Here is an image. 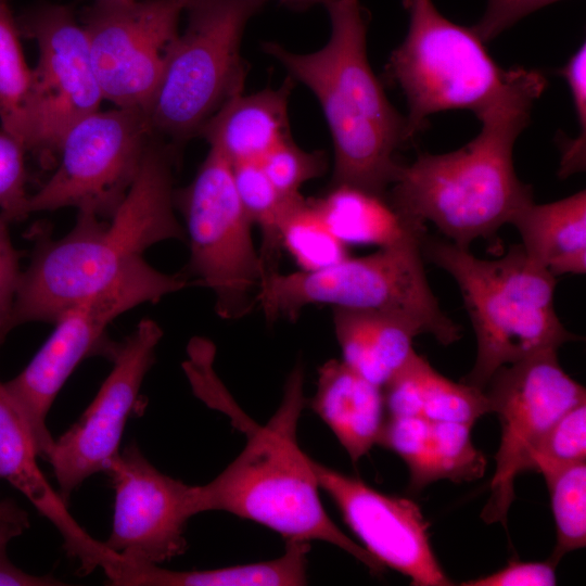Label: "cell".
<instances>
[{"instance_id":"obj_1","label":"cell","mask_w":586,"mask_h":586,"mask_svg":"<svg viewBox=\"0 0 586 586\" xmlns=\"http://www.w3.org/2000/svg\"><path fill=\"white\" fill-rule=\"evenodd\" d=\"M546 87L539 71L520 67L508 90L476 116L482 126L472 140L402 164L386 194L393 208L412 221L433 222L463 249L477 238L494 239L533 202L531 186L515 173L513 148Z\"/></svg>"},{"instance_id":"obj_2","label":"cell","mask_w":586,"mask_h":586,"mask_svg":"<svg viewBox=\"0 0 586 586\" xmlns=\"http://www.w3.org/2000/svg\"><path fill=\"white\" fill-rule=\"evenodd\" d=\"M176 146L153 135L136 179L109 218L78 212L74 228L58 240L38 239L21 272L11 328L54 322L65 310L112 283L150 246L184 241L176 216Z\"/></svg>"},{"instance_id":"obj_3","label":"cell","mask_w":586,"mask_h":586,"mask_svg":"<svg viewBox=\"0 0 586 586\" xmlns=\"http://www.w3.org/2000/svg\"><path fill=\"white\" fill-rule=\"evenodd\" d=\"M327 10L331 34L321 49L295 53L276 42L263 49L320 103L333 140L332 186L386 196L402 166L397 152L409 142L406 118L370 66L359 0H336Z\"/></svg>"},{"instance_id":"obj_4","label":"cell","mask_w":586,"mask_h":586,"mask_svg":"<svg viewBox=\"0 0 586 586\" xmlns=\"http://www.w3.org/2000/svg\"><path fill=\"white\" fill-rule=\"evenodd\" d=\"M304 403V369L297 364L286 380L281 405L266 425L240 419L246 444L220 474L194 486L195 513L229 512L277 532L285 542L321 540L381 575L385 568L344 534L322 506L311 458L296 440Z\"/></svg>"},{"instance_id":"obj_5","label":"cell","mask_w":586,"mask_h":586,"mask_svg":"<svg viewBox=\"0 0 586 586\" xmlns=\"http://www.w3.org/2000/svg\"><path fill=\"white\" fill-rule=\"evenodd\" d=\"M422 253L457 282L475 333L476 357L463 383L484 390L501 366L581 339L556 313V277L521 244L482 259L450 241L423 239Z\"/></svg>"},{"instance_id":"obj_6","label":"cell","mask_w":586,"mask_h":586,"mask_svg":"<svg viewBox=\"0 0 586 586\" xmlns=\"http://www.w3.org/2000/svg\"><path fill=\"white\" fill-rule=\"evenodd\" d=\"M423 238H412L361 257H346L316 270L267 272L256 297L266 321L295 320L303 308L326 304L377 309L409 317L442 345L461 337V327L442 310L426 279Z\"/></svg>"},{"instance_id":"obj_7","label":"cell","mask_w":586,"mask_h":586,"mask_svg":"<svg viewBox=\"0 0 586 586\" xmlns=\"http://www.w3.org/2000/svg\"><path fill=\"white\" fill-rule=\"evenodd\" d=\"M265 3L186 1V28L171 42L158 87L144 110L155 136L176 146L243 93L247 64L241 55L242 36Z\"/></svg>"},{"instance_id":"obj_8","label":"cell","mask_w":586,"mask_h":586,"mask_svg":"<svg viewBox=\"0 0 586 586\" xmlns=\"http://www.w3.org/2000/svg\"><path fill=\"white\" fill-rule=\"evenodd\" d=\"M408 29L385 66L386 77L405 97L409 141L431 115L468 110L475 116L495 103L519 67L501 68L472 27L444 16L433 0H403Z\"/></svg>"},{"instance_id":"obj_9","label":"cell","mask_w":586,"mask_h":586,"mask_svg":"<svg viewBox=\"0 0 586 586\" xmlns=\"http://www.w3.org/2000/svg\"><path fill=\"white\" fill-rule=\"evenodd\" d=\"M186 275L162 272L143 258L128 266L112 283L60 315L55 328L28 365L4 383L31 431L38 455L47 458L54 438L47 416L60 390L87 357H110L115 344L106 328L119 315L188 286Z\"/></svg>"},{"instance_id":"obj_10","label":"cell","mask_w":586,"mask_h":586,"mask_svg":"<svg viewBox=\"0 0 586 586\" xmlns=\"http://www.w3.org/2000/svg\"><path fill=\"white\" fill-rule=\"evenodd\" d=\"M190 247L188 273L215 296L224 319L246 316L266 268L252 237L253 224L238 196L231 163L209 149L193 180L175 191Z\"/></svg>"},{"instance_id":"obj_11","label":"cell","mask_w":586,"mask_h":586,"mask_svg":"<svg viewBox=\"0 0 586 586\" xmlns=\"http://www.w3.org/2000/svg\"><path fill=\"white\" fill-rule=\"evenodd\" d=\"M152 136L141 107L98 110L80 119L60 144L56 170L29 195L27 214L76 207L109 218L136 179Z\"/></svg>"},{"instance_id":"obj_12","label":"cell","mask_w":586,"mask_h":586,"mask_svg":"<svg viewBox=\"0 0 586 586\" xmlns=\"http://www.w3.org/2000/svg\"><path fill=\"white\" fill-rule=\"evenodd\" d=\"M489 413L498 417L501 435L495 472L481 518L507 525L517 476L549 428L570 408L586 400L585 387L560 366L548 349L498 368L484 388Z\"/></svg>"},{"instance_id":"obj_13","label":"cell","mask_w":586,"mask_h":586,"mask_svg":"<svg viewBox=\"0 0 586 586\" xmlns=\"http://www.w3.org/2000/svg\"><path fill=\"white\" fill-rule=\"evenodd\" d=\"M20 34L38 46L33 69L26 150L47 158L67 130L104 100L81 24L71 7L43 3L16 18Z\"/></svg>"},{"instance_id":"obj_14","label":"cell","mask_w":586,"mask_h":586,"mask_svg":"<svg viewBox=\"0 0 586 586\" xmlns=\"http://www.w3.org/2000/svg\"><path fill=\"white\" fill-rule=\"evenodd\" d=\"M184 5V0H94L84 10L81 26L104 100L148 107Z\"/></svg>"},{"instance_id":"obj_15","label":"cell","mask_w":586,"mask_h":586,"mask_svg":"<svg viewBox=\"0 0 586 586\" xmlns=\"http://www.w3.org/2000/svg\"><path fill=\"white\" fill-rule=\"evenodd\" d=\"M163 330L142 319L110 355L113 367L80 418L53 445L46 460L67 504L72 493L89 476L105 472L120 451L128 418L135 410L143 380L155 361Z\"/></svg>"},{"instance_id":"obj_16","label":"cell","mask_w":586,"mask_h":586,"mask_svg":"<svg viewBox=\"0 0 586 586\" xmlns=\"http://www.w3.org/2000/svg\"><path fill=\"white\" fill-rule=\"evenodd\" d=\"M115 492L112 531L104 545L130 563L161 564L187 548L195 513L194 486L157 470L135 442L105 471Z\"/></svg>"},{"instance_id":"obj_17","label":"cell","mask_w":586,"mask_h":586,"mask_svg":"<svg viewBox=\"0 0 586 586\" xmlns=\"http://www.w3.org/2000/svg\"><path fill=\"white\" fill-rule=\"evenodd\" d=\"M310 460L319 487L384 568L407 576L415 586L454 585L432 549L430 523L415 501L381 493L358 477Z\"/></svg>"},{"instance_id":"obj_18","label":"cell","mask_w":586,"mask_h":586,"mask_svg":"<svg viewBox=\"0 0 586 586\" xmlns=\"http://www.w3.org/2000/svg\"><path fill=\"white\" fill-rule=\"evenodd\" d=\"M37 457L28 423L0 381V479L21 492L59 530L66 551L79 561L82 573L102 568L113 552L69 514L66 502L42 474Z\"/></svg>"},{"instance_id":"obj_19","label":"cell","mask_w":586,"mask_h":586,"mask_svg":"<svg viewBox=\"0 0 586 586\" xmlns=\"http://www.w3.org/2000/svg\"><path fill=\"white\" fill-rule=\"evenodd\" d=\"M471 429L459 422L387 416L378 445L405 462L409 489L416 493L440 480L462 483L484 475L486 459L474 446Z\"/></svg>"},{"instance_id":"obj_20","label":"cell","mask_w":586,"mask_h":586,"mask_svg":"<svg viewBox=\"0 0 586 586\" xmlns=\"http://www.w3.org/2000/svg\"><path fill=\"white\" fill-rule=\"evenodd\" d=\"M293 82L288 76L277 89L232 98L205 122L198 135L231 165L259 163L275 146L291 138L288 103Z\"/></svg>"},{"instance_id":"obj_21","label":"cell","mask_w":586,"mask_h":586,"mask_svg":"<svg viewBox=\"0 0 586 586\" xmlns=\"http://www.w3.org/2000/svg\"><path fill=\"white\" fill-rule=\"evenodd\" d=\"M310 406L354 463L378 445L387 417L383 388L337 359L319 368Z\"/></svg>"},{"instance_id":"obj_22","label":"cell","mask_w":586,"mask_h":586,"mask_svg":"<svg viewBox=\"0 0 586 586\" xmlns=\"http://www.w3.org/2000/svg\"><path fill=\"white\" fill-rule=\"evenodd\" d=\"M333 326L342 361L381 387L412 354L413 339L425 333L409 317L377 309L333 307Z\"/></svg>"},{"instance_id":"obj_23","label":"cell","mask_w":586,"mask_h":586,"mask_svg":"<svg viewBox=\"0 0 586 586\" xmlns=\"http://www.w3.org/2000/svg\"><path fill=\"white\" fill-rule=\"evenodd\" d=\"M387 416L422 417L471 426L489 413L484 390L454 382L415 351L382 387Z\"/></svg>"},{"instance_id":"obj_24","label":"cell","mask_w":586,"mask_h":586,"mask_svg":"<svg viewBox=\"0 0 586 586\" xmlns=\"http://www.w3.org/2000/svg\"><path fill=\"white\" fill-rule=\"evenodd\" d=\"M309 547V542L286 540L284 553L272 560L194 571L119 558L105 575L111 585L126 586H300L307 584Z\"/></svg>"},{"instance_id":"obj_25","label":"cell","mask_w":586,"mask_h":586,"mask_svg":"<svg viewBox=\"0 0 586 586\" xmlns=\"http://www.w3.org/2000/svg\"><path fill=\"white\" fill-rule=\"evenodd\" d=\"M511 225L531 259L555 277L586 271V191L522 208Z\"/></svg>"},{"instance_id":"obj_26","label":"cell","mask_w":586,"mask_h":586,"mask_svg":"<svg viewBox=\"0 0 586 586\" xmlns=\"http://www.w3.org/2000/svg\"><path fill=\"white\" fill-rule=\"evenodd\" d=\"M329 229L346 245L380 247L412 238H423L424 224L403 217L387 201L349 186H332L321 199L313 200Z\"/></svg>"},{"instance_id":"obj_27","label":"cell","mask_w":586,"mask_h":586,"mask_svg":"<svg viewBox=\"0 0 586 586\" xmlns=\"http://www.w3.org/2000/svg\"><path fill=\"white\" fill-rule=\"evenodd\" d=\"M233 181L240 202L251 220L262 232L259 254L266 273L276 270L282 249V229L292 212L304 201L303 195L289 196L280 192L258 162L232 165Z\"/></svg>"},{"instance_id":"obj_28","label":"cell","mask_w":586,"mask_h":586,"mask_svg":"<svg viewBox=\"0 0 586 586\" xmlns=\"http://www.w3.org/2000/svg\"><path fill=\"white\" fill-rule=\"evenodd\" d=\"M21 37L9 0H0L1 128L26 150L33 69L25 61Z\"/></svg>"},{"instance_id":"obj_29","label":"cell","mask_w":586,"mask_h":586,"mask_svg":"<svg viewBox=\"0 0 586 586\" xmlns=\"http://www.w3.org/2000/svg\"><path fill=\"white\" fill-rule=\"evenodd\" d=\"M545 479L556 526L549 558L558 564L566 553L586 546V461L551 469Z\"/></svg>"},{"instance_id":"obj_30","label":"cell","mask_w":586,"mask_h":586,"mask_svg":"<svg viewBox=\"0 0 586 586\" xmlns=\"http://www.w3.org/2000/svg\"><path fill=\"white\" fill-rule=\"evenodd\" d=\"M282 249L303 270L324 268L348 256L347 245L329 229L313 200L305 199L283 226Z\"/></svg>"},{"instance_id":"obj_31","label":"cell","mask_w":586,"mask_h":586,"mask_svg":"<svg viewBox=\"0 0 586 586\" xmlns=\"http://www.w3.org/2000/svg\"><path fill=\"white\" fill-rule=\"evenodd\" d=\"M586 461V400L565 411L532 450L526 471L540 474L559 467Z\"/></svg>"},{"instance_id":"obj_32","label":"cell","mask_w":586,"mask_h":586,"mask_svg":"<svg viewBox=\"0 0 586 586\" xmlns=\"http://www.w3.org/2000/svg\"><path fill=\"white\" fill-rule=\"evenodd\" d=\"M259 164L280 192L296 196L305 182L323 175L327 157L322 151L302 150L290 138L269 151Z\"/></svg>"},{"instance_id":"obj_33","label":"cell","mask_w":586,"mask_h":586,"mask_svg":"<svg viewBox=\"0 0 586 586\" xmlns=\"http://www.w3.org/2000/svg\"><path fill=\"white\" fill-rule=\"evenodd\" d=\"M568 84L578 133L573 139L562 137L559 141L561 161L559 176L566 178L572 174L585 169L586 164V46L583 42L579 48L569 58L563 66L558 69Z\"/></svg>"},{"instance_id":"obj_34","label":"cell","mask_w":586,"mask_h":586,"mask_svg":"<svg viewBox=\"0 0 586 586\" xmlns=\"http://www.w3.org/2000/svg\"><path fill=\"white\" fill-rule=\"evenodd\" d=\"M25 148L0 129V215L10 224L27 217Z\"/></svg>"},{"instance_id":"obj_35","label":"cell","mask_w":586,"mask_h":586,"mask_svg":"<svg viewBox=\"0 0 586 586\" xmlns=\"http://www.w3.org/2000/svg\"><path fill=\"white\" fill-rule=\"evenodd\" d=\"M29 527L28 514L12 500L0 502V586H58L51 575L37 576L15 566L8 558V544Z\"/></svg>"},{"instance_id":"obj_36","label":"cell","mask_w":586,"mask_h":586,"mask_svg":"<svg viewBox=\"0 0 586 586\" xmlns=\"http://www.w3.org/2000/svg\"><path fill=\"white\" fill-rule=\"evenodd\" d=\"M561 0H486V8L472 29L484 42H489L515 23Z\"/></svg>"},{"instance_id":"obj_37","label":"cell","mask_w":586,"mask_h":586,"mask_svg":"<svg viewBox=\"0 0 586 586\" xmlns=\"http://www.w3.org/2000/svg\"><path fill=\"white\" fill-rule=\"evenodd\" d=\"M557 564L546 561H511L485 576L462 582L461 586H555Z\"/></svg>"},{"instance_id":"obj_38","label":"cell","mask_w":586,"mask_h":586,"mask_svg":"<svg viewBox=\"0 0 586 586\" xmlns=\"http://www.w3.org/2000/svg\"><path fill=\"white\" fill-rule=\"evenodd\" d=\"M8 225L0 215V346L12 330V309L22 272L20 253L12 244Z\"/></svg>"},{"instance_id":"obj_39","label":"cell","mask_w":586,"mask_h":586,"mask_svg":"<svg viewBox=\"0 0 586 586\" xmlns=\"http://www.w3.org/2000/svg\"><path fill=\"white\" fill-rule=\"evenodd\" d=\"M268 1V0H266ZM279 2L292 8H307L314 4H322L326 8L336 0H278Z\"/></svg>"},{"instance_id":"obj_40","label":"cell","mask_w":586,"mask_h":586,"mask_svg":"<svg viewBox=\"0 0 586 586\" xmlns=\"http://www.w3.org/2000/svg\"><path fill=\"white\" fill-rule=\"evenodd\" d=\"M187 0H184V3H186Z\"/></svg>"}]
</instances>
